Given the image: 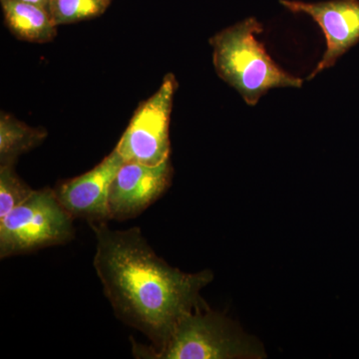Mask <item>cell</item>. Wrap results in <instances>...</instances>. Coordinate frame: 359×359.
I'll use <instances>...</instances> for the list:
<instances>
[{
  "label": "cell",
  "instance_id": "1",
  "mask_svg": "<svg viewBox=\"0 0 359 359\" xmlns=\"http://www.w3.org/2000/svg\"><path fill=\"white\" fill-rule=\"evenodd\" d=\"M96 236L93 266L116 316L140 330L159 348L175 325L194 309H203L200 290L211 271L182 273L155 254L140 229L111 230L106 222L89 223Z\"/></svg>",
  "mask_w": 359,
  "mask_h": 359
},
{
  "label": "cell",
  "instance_id": "2",
  "mask_svg": "<svg viewBox=\"0 0 359 359\" xmlns=\"http://www.w3.org/2000/svg\"><path fill=\"white\" fill-rule=\"evenodd\" d=\"M264 32L257 18H249L224 28L210 39L212 62L219 77L240 93L249 106L275 88H301L304 80L283 70L269 55L257 34Z\"/></svg>",
  "mask_w": 359,
  "mask_h": 359
},
{
  "label": "cell",
  "instance_id": "3",
  "mask_svg": "<svg viewBox=\"0 0 359 359\" xmlns=\"http://www.w3.org/2000/svg\"><path fill=\"white\" fill-rule=\"evenodd\" d=\"M186 314L175 325L169 339L159 348L133 342L137 358L230 359L255 356L252 346L231 327L229 320L214 313Z\"/></svg>",
  "mask_w": 359,
  "mask_h": 359
},
{
  "label": "cell",
  "instance_id": "4",
  "mask_svg": "<svg viewBox=\"0 0 359 359\" xmlns=\"http://www.w3.org/2000/svg\"><path fill=\"white\" fill-rule=\"evenodd\" d=\"M73 218L50 188L34 190L0 219V259L65 245L74 238Z\"/></svg>",
  "mask_w": 359,
  "mask_h": 359
},
{
  "label": "cell",
  "instance_id": "5",
  "mask_svg": "<svg viewBox=\"0 0 359 359\" xmlns=\"http://www.w3.org/2000/svg\"><path fill=\"white\" fill-rule=\"evenodd\" d=\"M177 81L168 74L154 95L141 104L116 146L125 162L156 166L169 159V127Z\"/></svg>",
  "mask_w": 359,
  "mask_h": 359
},
{
  "label": "cell",
  "instance_id": "6",
  "mask_svg": "<svg viewBox=\"0 0 359 359\" xmlns=\"http://www.w3.org/2000/svg\"><path fill=\"white\" fill-rule=\"evenodd\" d=\"M285 8L294 13L308 14L323 30L327 50L306 80L311 81L359 42V0H328L309 2L280 0Z\"/></svg>",
  "mask_w": 359,
  "mask_h": 359
},
{
  "label": "cell",
  "instance_id": "7",
  "mask_svg": "<svg viewBox=\"0 0 359 359\" xmlns=\"http://www.w3.org/2000/svg\"><path fill=\"white\" fill-rule=\"evenodd\" d=\"M172 173L170 159L156 166L124 162L110 186L111 219L125 221L145 211L167 190Z\"/></svg>",
  "mask_w": 359,
  "mask_h": 359
},
{
  "label": "cell",
  "instance_id": "8",
  "mask_svg": "<svg viewBox=\"0 0 359 359\" xmlns=\"http://www.w3.org/2000/svg\"><path fill=\"white\" fill-rule=\"evenodd\" d=\"M124 162L114 149L93 169L59 184L54 189L59 203L73 219L109 221L110 186Z\"/></svg>",
  "mask_w": 359,
  "mask_h": 359
},
{
  "label": "cell",
  "instance_id": "9",
  "mask_svg": "<svg viewBox=\"0 0 359 359\" xmlns=\"http://www.w3.org/2000/svg\"><path fill=\"white\" fill-rule=\"evenodd\" d=\"M0 1L6 25L18 39L42 43L55 37L57 25L47 9L22 0Z\"/></svg>",
  "mask_w": 359,
  "mask_h": 359
},
{
  "label": "cell",
  "instance_id": "10",
  "mask_svg": "<svg viewBox=\"0 0 359 359\" xmlns=\"http://www.w3.org/2000/svg\"><path fill=\"white\" fill-rule=\"evenodd\" d=\"M44 129L32 128L13 116L0 117V165H13L20 156L39 146L46 138Z\"/></svg>",
  "mask_w": 359,
  "mask_h": 359
},
{
  "label": "cell",
  "instance_id": "11",
  "mask_svg": "<svg viewBox=\"0 0 359 359\" xmlns=\"http://www.w3.org/2000/svg\"><path fill=\"white\" fill-rule=\"evenodd\" d=\"M108 0H50L49 13L56 25H69L101 15Z\"/></svg>",
  "mask_w": 359,
  "mask_h": 359
},
{
  "label": "cell",
  "instance_id": "12",
  "mask_svg": "<svg viewBox=\"0 0 359 359\" xmlns=\"http://www.w3.org/2000/svg\"><path fill=\"white\" fill-rule=\"evenodd\" d=\"M33 192L15 173L13 165H0V219L25 202Z\"/></svg>",
  "mask_w": 359,
  "mask_h": 359
},
{
  "label": "cell",
  "instance_id": "13",
  "mask_svg": "<svg viewBox=\"0 0 359 359\" xmlns=\"http://www.w3.org/2000/svg\"><path fill=\"white\" fill-rule=\"evenodd\" d=\"M22 1L43 7V8L49 11V2H50V0H22Z\"/></svg>",
  "mask_w": 359,
  "mask_h": 359
},
{
  "label": "cell",
  "instance_id": "14",
  "mask_svg": "<svg viewBox=\"0 0 359 359\" xmlns=\"http://www.w3.org/2000/svg\"><path fill=\"white\" fill-rule=\"evenodd\" d=\"M108 1H109V2H110V1H111V0H108Z\"/></svg>",
  "mask_w": 359,
  "mask_h": 359
}]
</instances>
